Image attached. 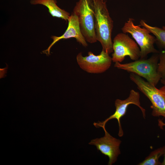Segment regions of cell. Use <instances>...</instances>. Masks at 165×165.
<instances>
[{
	"mask_svg": "<svg viewBox=\"0 0 165 165\" xmlns=\"http://www.w3.org/2000/svg\"><path fill=\"white\" fill-rule=\"evenodd\" d=\"M112 61L122 62L126 56L136 61L140 58L141 52L138 44L126 33H120L114 37L112 44Z\"/></svg>",
	"mask_w": 165,
	"mask_h": 165,
	"instance_id": "6",
	"label": "cell"
},
{
	"mask_svg": "<svg viewBox=\"0 0 165 165\" xmlns=\"http://www.w3.org/2000/svg\"><path fill=\"white\" fill-rule=\"evenodd\" d=\"M159 60V55L155 53L148 59H140L125 64L116 62L114 67L143 77L150 84L156 86L161 79L158 71Z\"/></svg>",
	"mask_w": 165,
	"mask_h": 165,
	"instance_id": "2",
	"label": "cell"
},
{
	"mask_svg": "<svg viewBox=\"0 0 165 165\" xmlns=\"http://www.w3.org/2000/svg\"><path fill=\"white\" fill-rule=\"evenodd\" d=\"M95 18L96 39L101 43L102 50L110 54L113 52L112 34L113 26L105 0H93Z\"/></svg>",
	"mask_w": 165,
	"mask_h": 165,
	"instance_id": "1",
	"label": "cell"
},
{
	"mask_svg": "<svg viewBox=\"0 0 165 165\" xmlns=\"http://www.w3.org/2000/svg\"><path fill=\"white\" fill-rule=\"evenodd\" d=\"M164 146L152 152L149 155L138 165H159L161 163L159 161L160 157L163 155Z\"/></svg>",
	"mask_w": 165,
	"mask_h": 165,
	"instance_id": "13",
	"label": "cell"
},
{
	"mask_svg": "<svg viewBox=\"0 0 165 165\" xmlns=\"http://www.w3.org/2000/svg\"><path fill=\"white\" fill-rule=\"evenodd\" d=\"M160 80L163 86L159 89V90L165 100V80L161 79Z\"/></svg>",
	"mask_w": 165,
	"mask_h": 165,
	"instance_id": "15",
	"label": "cell"
},
{
	"mask_svg": "<svg viewBox=\"0 0 165 165\" xmlns=\"http://www.w3.org/2000/svg\"><path fill=\"white\" fill-rule=\"evenodd\" d=\"M162 28L164 29H165V26H163Z\"/></svg>",
	"mask_w": 165,
	"mask_h": 165,
	"instance_id": "17",
	"label": "cell"
},
{
	"mask_svg": "<svg viewBox=\"0 0 165 165\" xmlns=\"http://www.w3.org/2000/svg\"><path fill=\"white\" fill-rule=\"evenodd\" d=\"M159 53L158 71L161 79L165 80V48Z\"/></svg>",
	"mask_w": 165,
	"mask_h": 165,
	"instance_id": "14",
	"label": "cell"
},
{
	"mask_svg": "<svg viewBox=\"0 0 165 165\" xmlns=\"http://www.w3.org/2000/svg\"><path fill=\"white\" fill-rule=\"evenodd\" d=\"M139 93L133 90L130 92L128 97L124 100L117 99L116 100L115 105L116 111L114 113L103 122L98 121L94 122V125L97 128L105 127L106 123L109 120L112 119L117 120L119 127L118 136L121 137L123 134V132L120 123V119L124 116L127 112L128 106L130 104H134L138 107L142 112L143 117H145V110L141 106Z\"/></svg>",
	"mask_w": 165,
	"mask_h": 165,
	"instance_id": "8",
	"label": "cell"
},
{
	"mask_svg": "<svg viewBox=\"0 0 165 165\" xmlns=\"http://www.w3.org/2000/svg\"><path fill=\"white\" fill-rule=\"evenodd\" d=\"M140 23V25L147 28L155 36L157 45L162 48H165V29L150 26L143 20H141Z\"/></svg>",
	"mask_w": 165,
	"mask_h": 165,
	"instance_id": "12",
	"label": "cell"
},
{
	"mask_svg": "<svg viewBox=\"0 0 165 165\" xmlns=\"http://www.w3.org/2000/svg\"><path fill=\"white\" fill-rule=\"evenodd\" d=\"M30 3L33 5L41 4L46 6L53 17L61 18L66 21L70 16L69 13L58 6L56 0H31Z\"/></svg>",
	"mask_w": 165,
	"mask_h": 165,
	"instance_id": "11",
	"label": "cell"
},
{
	"mask_svg": "<svg viewBox=\"0 0 165 165\" xmlns=\"http://www.w3.org/2000/svg\"><path fill=\"white\" fill-rule=\"evenodd\" d=\"M130 78L150 101L152 115L155 117L162 116L165 119V100L159 89L135 74L131 73Z\"/></svg>",
	"mask_w": 165,
	"mask_h": 165,
	"instance_id": "5",
	"label": "cell"
},
{
	"mask_svg": "<svg viewBox=\"0 0 165 165\" xmlns=\"http://www.w3.org/2000/svg\"><path fill=\"white\" fill-rule=\"evenodd\" d=\"M109 54L102 50L98 55L92 52H88V56L84 57L81 52L76 57L78 64L80 68L86 72L91 73H103L110 67L112 61Z\"/></svg>",
	"mask_w": 165,
	"mask_h": 165,
	"instance_id": "7",
	"label": "cell"
},
{
	"mask_svg": "<svg viewBox=\"0 0 165 165\" xmlns=\"http://www.w3.org/2000/svg\"><path fill=\"white\" fill-rule=\"evenodd\" d=\"M73 12L78 17L82 33L86 42L90 43L96 42L93 0H79Z\"/></svg>",
	"mask_w": 165,
	"mask_h": 165,
	"instance_id": "3",
	"label": "cell"
},
{
	"mask_svg": "<svg viewBox=\"0 0 165 165\" xmlns=\"http://www.w3.org/2000/svg\"><path fill=\"white\" fill-rule=\"evenodd\" d=\"M133 21L132 18H129L121 29L123 32L130 34L139 46L140 59H145L148 54L151 53H159L154 46L156 41L155 37L151 35L150 32L145 28L135 25Z\"/></svg>",
	"mask_w": 165,
	"mask_h": 165,
	"instance_id": "4",
	"label": "cell"
},
{
	"mask_svg": "<svg viewBox=\"0 0 165 165\" xmlns=\"http://www.w3.org/2000/svg\"><path fill=\"white\" fill-rule=\"evenodd\" d=\"M68 21V27L64 33L59 37L52 36L51 38L53 41L46 50L42 51L44 53L46 54L47 55H50V50L51 47L57 42L62 39L75 38L78 42L83 46H88L87 42L82 33L77 15L73 12Z\"/></svg>",
	"mask_w": 165,
	"mask_h": 165,
	"instance_id": "10",
	"label": "cell"
},
{
	"mask_svg": "<svg viewBox=\"0 0 165 165\" xmlns=\"http://www.w3.org/2000/svg\"><path fill=\"white\" fill-rule=\"evenodd\" d=\"M164 158L163 161L162 163H161V165H165V146H164Z\"/></svg>",
	"mask_w": 165,
	"mask_h": 165,
	"instance_id": "16",
	"label": "cell"
},
{
	"mask_svg": "<svg viewBox=\"0 0 165 165\" xmlns=\"http://www.w3.org/2000/svg\"><path fill=\"white\" fill-rule=\"evenodd\" d=\"M105 131V136L100 138L91 140L89 144L95 145L98 151L108 157V165H112L117 160L120 154L119 149L121 141L111 135L106 130L105 127L102 128Z\"/></svg>",
	"mask_w": 165,
	"mask_h": 165,
	"instance_id": "9",
	"label": "cell"
}]
</instances>
